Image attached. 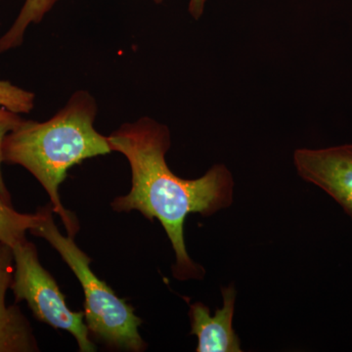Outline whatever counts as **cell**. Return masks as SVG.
<instances>
[{
	"instance_id": "ba28073f",
	"label": "cell",
	"mask_w": 352,
	"mask_h": 352,
	"mask_svg": "<svg viewBox=\"0 0 352 352\" xmlns=\"http://www.w3.org/2000/svg\"><path fill=\"white\" fill-rule=\"evenodd\" d=\"M58 1L59 0H25L13 24L0 36V54L22 45L27 30L32 25L39 24Z\"/></svg>"
},
{
	"instance_id": "8fae6325",
	"label": "cell",
	"mask_w": 352,
	"mask_h": 352,
	"mask_svg": "<svg viewBox=\"0 0 352 352\" xmlns=\"http://www.w3.org/2000/svg\"><path fill=\"white\" fill-rule=\"evenodd\" d=\"M22 120L19 113L0 107V197L8 204H12V201L1 170V166L3 164V143L6 136L19 126Z\"/></svg>"
},
{
	"instance_id": "3957f363",
	"label": "cell",
	"mask_w": 352,
	"mask_h": 352,
	"mask_svg": "<svg viewBox=\"0 0 352 352\" xmlns=\"http://www.w3.org/2000/svg\"><path fill=\"white\" fill-rule=\"evenodd\" d=\"M38 210L41 221L30 232L47 241L82 285L85 296L83 312L90 336L111 349L144 351L147 344L139 333L142 320L134 314L133 307L94 274L90 268L91 259L76 244L75 238L60 232L51 203Z\"/></svg>"
},
{
	"instance_id": "277c9868",
	"label": "cell",
	"mask_w": 352,
	"mask_h": 352,
	"mask_svg": "<svg viewBox=\"0 0 352 352\" xmlns=\"http://www.w3.org/2000/svg\"><path fill=\"white\" fill-rule=\"evenodd\" d=\"M11 291L16 302H25L38 320L74 336L82 352L96 351L90 339L85 312L72 311L52 275L41 265L36 245L25 238L12 247Z\"/></svg>"
},
{
	"instance_id": "5b68a950",
	"label": "cell",
	"mask_w": 352,
	"mask_h": 352,
	"mask_svg": "<svg viewBox=\"0 0 352 352\" xmlns=\"http://www.w3.org/2000/svg\"><path fill=\"white\" fill-rule=\"evenodd\" d=\"M294 164L303 180L332 197L352 219V143L323 149H298Z\"/></svg>"
},
{
	"instance_id": "30bf717a",
	"label": "cell",
	"mask_w": 352,
	"mask_h": 352,
	"mask_svg": "<svg viewBox=\"0 0 352 352\" xmlns=\"http://www.w3.org/2000/svg\"><path fill=\"white\" fill-rule=\"evenodd\" d=\"M34 102L36 94L8 80H0V107L18 113H29L34 108Z\"/></svg>"
},
{
	"instance_id": "9c48e42d",
	"label": "cell",
	"mask_w": 352,
	"mask_h": 352,
	"mask_svg": "<svg viewBox=\"0 0 352 352\" xmlns=\"http://www.w3.org/2000/svg\"><path fill=\"white\" fill-rule=\"evenodd\" d=\"M41 219V214L36 210V214H21L0 197V243L13 245L25 240V234L38 226Z\"/></svg>"
},
{
	"instance_id": "8992f818",
	"label": "cell",
	"mask_w": 352,
	"mask_h": 352,
	"mask_svg": "<svg viewBox=\"0 0 352 352\" xmlns=\"http://www.w3.org/2000/svg\"><path fill=\"white\" fill-rule=\"evenodd\" d=\"M223 307L217 308L214 315H210V308L201 302L190 305L191 335L198 339L197 352H241L239 337L233 329L235 312V287L230 285L221 288Z\"/></svg>"
},
{
	"instance_id": "4fadbf2b",
	"label": "cell",
	"mask_w": 352,
	"mask_h": 352,
	"mask_svg": "<svg viewBox=\"0 0 352 352\" xmlns=\"http://www.w3.org/2000/svg\"><path fill=\"white\" fill-rule=\"evenodd\" d=\"M153 1H154L156 4H161L166 1V0H153Z\"/></svg>"
},
{
	"instance_id": "6da1fadb",
	"label": "cell",
	"mask_w": 352,
	"mask_h": 352,
	"mask_svg": "<svg viewBox=\"0 0 352 352\" xmlns=\"http://www.w3.org/2000/svg\"><path fill=\"white\" fill-rule=\"evenodd\" d=\"M113 152L129 161L131 189L113 201L116 212L138 210L149 220H159L170 239L176 261V279H203L205 270L190 258L184 223L191 214L210 217L230 207L234 178L224 164H215L197 179H183L171 171L166 153L171 145L168 127L149 117L126 122L108 136Z\"/></svg>"
},
{
	"instance_id": "7a4b0ae2",
	"label": "cell",
	"mask_w": 352,
	"mask_h": 352,
	"mask_svg": "<svg viewBox=\"0 0 352 352\" xmlns=\"http://www.w3.org/2000/svg\"><path fill=\"white\" fill-rule=\"evenodd\" d=\"M97 111L94 97L87 90H78L51 119L23 120L3 143V163L18 164L34 176L73 238L80 229L78 222L62 205L60 185L76 164L113 152L108 136L95 129Z\"/></svg>"
},
{
	"instance_id": "7c38bea8",
	"label": "cell",
	"mask_w": 352,
	"mask_h": 352,
	"mask_svg": "<svg viewBox=\"0 0 352 352\" xmlns=\"http://www.w3.org/2000/svg\"><path fill=\"white\" fill-rule=\"evenodd\" d=\"M207 0H190L188 11L190 15L195 20H199L205 10Z\"/></svg>"
},
{
	"instance_id": "52a82bcc",
	"label": "cell",
	"mask_w": 352,
	"mask_h": 352,
	"mask_svg": "<svg viewBox=\"0 0 352 352\" xmlns=\"http://www.w3.org/2000/svg\"><path fill=\"white\" fill-rule=\"evenodd\" d=\"M14 273L12 248L0 243V352L39 351L31 323L16 305H7Z\"/></svg>"
}]
</instances>
